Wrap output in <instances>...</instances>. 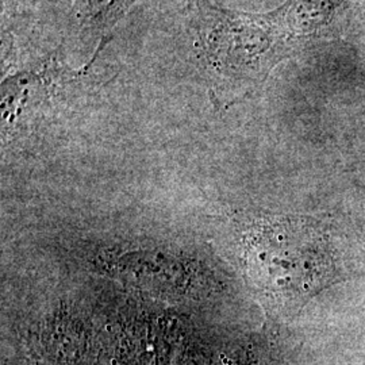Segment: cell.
<instances>
[{"label":"cell","instance_id":"obj_1","mask_svg":"<svg viewBox=\"0 0 365 365\" xmlns=\"http://www.w3.org/2000/svg\"><path fill=\"white\" fill-rule=\"evenodd\" d=\"M245 267L256 287L279 306H303L337 274L331 244L303 217L257 222L245 235Z\"/></svg>","mask_w":365,"mask_h":365}]
</instances>
